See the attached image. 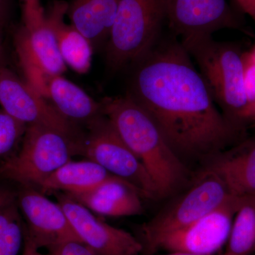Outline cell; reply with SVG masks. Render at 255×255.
I'll return each mask as SVG.
<instances>
[{
  "label": "cell",
  "instance_id": "6da1fadb",
  "mask_svg": "<svg viewBox=\"0 0 255 255\" xmlns=\"http://www.w3.org/2000/svg\"><path fill=\"white\" fill-rule=\"evenodd\" d=\"M192 62L179 40L159 41L133 65L127 94L182 160L212 158L241 140L243 130L220 112Z\"/></svg>",
  "mask_w": 255,
  "mask_h": 255
},
{
  "label": "cell",
  "instance_id": "7a4b0ae2",
  "mask_svg": "<svg viewBox=\"0 0 255 255\" xmlns=\"http://www.w3.org/2000/svg\"><path fill=\"white\" fill-rule=\"evenodd\" d=\"M101 102L104 114L150 174L159 198L182 187L188 177L185 164L147 112L127 95L106 97Z\"/></svg>",
  "mask_w": 255,
  "mask_h": 255
},
{
  "label": "cell",
  "instance_id": "3957f363",
  "mask_svg": "<svg viewBox=\"0 0 255 255\" xmlns=\"http://www.w3.org/2000/svg\"><path fill=\"white\" fill-rule=\"evenodd\" d=\"M179 41L196 62L215 103L231 122L243 129L247 107L245 51L235 43L215 41L212 36Z\"/></svg>",
  "mask_w": 255,
  "mask_h": 255
},
{
  "label": "cell",
  "instance_id": "277c9868",
  "mask_svg": "<svg viewBox=\"0 0 255 255\" xmlns=\"http://www.w3.org/2000/svg\"><path fill=\"white\" fill-rule=\"evenodd\" d=\"M166 22L162 0H119L106 62L115 73L134 65L155 48Z\"/></svg>",
  "mask_w": 255,
  "mask_h": 255
},
{
  "label": "cell",
  "instance_id": "5b68a950",
  "mask_svg": "<svg viewBox=\"0 0 255 255\" xmlns=\"http://www.w3.org/2000/svg\"><path fill=\"white\" fill-rule=\"evenodd\" d=\"M82 154V146L63 132L41 126H27L21 148L1 162L0 175L22 187L36 189L73 156Z\"/></svg>",
  "mask_w": 255,
  "mask_h": 255
},
{
  "label": "cell",
  "instance_id": "8992f818",
  "mask_svg": "<svg viewBox=\"0 0 255 255\" xmlns=\"http://www.w3.org/2000/svg\"><path fill=\"white\" fill-rule=\"evenodd\" d=\"M234 196L219 174L206 168L186 194L142 226L140 241L143 253L154 254L162 238L195 222Z\"/></svg>",
  "mask_w": 255,
  "mask_h": 255
},
{
  "label": "cell",
  "instance_id": "52a82bcc",
  "mask_svg": "<svg viewBox=\"0 0 255 255\" xmlns=\"http://www.w3.org/2000/svg\"><path fill=\"white\" fill-rule=\"evenodd\" d=\"M82 155L115 177L127 181L147 199H159L155 183L110 119L104 115L85 124Z\"/></svg>",
  "mask_w": 255,
  "mask_h": 255
},
{
  "label": "cell",
  "instance_id": "ba28073f",
  "mask_svg": "<svg viewBox=\"0 0 255 255\" xmlns=\"http://www.w3.org/2000/svg\"><path fill=\"white\" fill-rule=\"evenodd\" d=\"M0 105L25 125H37L63 132L82 146L85 130L63 117L48 100L9 69L0 68Z\"/></svg>",
  "mask_w": 255,
  "mask_h": 255
},
{
  "label": "cell",
  "instance_id": "9c48e42d",
  "mask_svg": "<svg viewBox=\"0 0 255 255\" xmlns=\"http://www.w3.org/2000/svg\"><path fill=\"white\" fill-rule=\"evenodd\" d=\"M15 45L26 82L45 97L50 77L63 75L67 68L58 48L53 23L46 11L40 26L31 30L23 26L18 30Z\"/></svg>",
  "mask_w": 255,
  "mask_h": 255
},
{
  "label": "cell",
  "instance_id": "30bf717a",
  "mask_svg": "<svg viewBox=\"0 0 255 255\" xmlns=\"http://www.w3.org/2000/svg\"><path fill=\"white\" fill-rule=\"evenodd\" d=\"M79 241L95 255H140V240L123 229L101 221L68 194L57 196Z\"/></svg>",
  "mask_w": 255,
  "mask_h": 255
},
{
  "label": "cell",
  "instance_id": "8fae6325",
  "mask_svg": "<svg viewBox=\"0 0 255 255\" xmlns=\"http://www.w3.org/2000/svg\"><path fill=\"white\" fill-rule=\"evenodd\" d=\"M166 22L179 41L212 36L222 29L243 30L227 0H162Z\"/></svg>",
  "mask_w": 255,
  "mask_h": 255
},
{
  "label": "cell",
  "instance_id": "7c38bea8",
  "mask_svg": "<svg viewBox=\"0 0 255 255\" xmlns=\"http://www.w3.org/2000/svg\"><path fill=\"white\" fill-rule=\"evenodd\" d=\"M240 197L234 196L195 222L169 233L159 242L156 252L214 255L227 243Z\"/></svg>",
  "mask_w": 255,
  "mask_h": 255
},
{
  "label": "cell",
  "instance_id": "4fadbf2b",
  "mask_svg": "<svg viewBox=\"0 0 255 255\" xmlns=\"http://www.w3.org/2000/svg\"><path fill=\"white\" fill-rule=\"evenodd\" d=\"M18 204L27 222L24 231L33 244L48 251L69 242H80L60 204L50 201L34 188L22 187Z\"/></svg>",
  "mask_w": 255,
  "mask_h": 255
},
{
  "label": "cell",
  "instance_id": "5bb4252c",
  "mask_svg": "<svg viewBox=\"0 0 255 255\" xmlns=\"http://www.w3.org/2000/svg\"><path fill=\"white\" fill-rule=\"evenodd\" d=\"M206 168L222 178L236 196H255V135L214 156Z\"/></svg>",
  "mask_w": 255,
  "mask_h": 255
},
{
  "label": "cell",
  "instance_id": "9a60e30c",
  "mask_svg": "<svg viewBox=\"0 0 255 255\" xmlns=\"http://www.w3.org/2000/svg\"><path fill=\"white\" fill-rule=\"evenodd\" d=\"M119 0H72L67 14L70 24L82 33L95 48L106 46Z\"/></svg>",
  "mask_w": 255,
  "mask_h": 255
},
{
  "label": "cell",
  "instance_id": "2e32d148",
  "mask_svg": "<svg viewBox=\"0 0 255 255\" xmlns=\"http://www.w3.org/2000/svg\"><path fill=\"white\" fill-rule=\"evenodd\" d=\"M45 98L63 117L79 125H85L104 115L102 102H97L62 75L50 76L48 79Z\"/></svg>",
  "mask_w": 255,
  "mask_h": 255
},
{
  "label": "cell",
  "instance_id": "e0dca14e",
  "mask_svg": "<svg viewBox=\"0 0 255 255\" xmlns=\"http://www.w3.org/2000/svg\"><path fill=\"white\" fill-rule=\"evenodd\" d=\"M68 3L55 1L46 11L51 19L60 54L66 66L78 74L88 73L92 66L93 46L72 24L65 22Z\"/></svg>",
  "mask_w": 255,
  "mask_h": 255
},
{
  "label": "cell",
  "instance_id": "ac0fdd59",
  "mask_svg": "<svg viewBox=\"0 0 255 255\" xmlns=\"http://www.w3.org/2000/svg\"><path fill=\"white\" fill-rule=\"evenodd\" d=\"M114 177L93 161H69L40 184L45 191H62L68 194L91 191Z\"/></svg>",
  "mask_w": 255,
  "mask_h": 255
},
{
  "label": "cell",
  "instance_id": "d6986e66",
  "mask_svg": "<svg viewBox=\"0 0 255 255\" xmlns=\"http://www.w3.org/2000/svg\"><path fill=\"white\" fill-rule=\"evenodd\" d=\"M254 252L255 196H241L222 255H251Z\"/></svg>",
  "mask_w": 255,
  "mask_h": 255
},
{
  "label": "cell",
  "instance_id": "ffe728a7",
  "mask_svg": "<svg viewBox=\"0 0 255 255\" xmlns=\"http://www.w3.org/2000/svg\"><path fill=\"white\" fill-rule=\"evenodd\" d=\"M68 195L85 206L92 212L109 217L135 216L141 214L143 211L142 209L119 202L105 196L99 195L92 191Z\"/></svg>",
  "mask_w": 255,
  "mask_h": 255
},
{
  "label": "cell",
  "instance_id": "44dd1931",
  "mask_svg": "<svg viewBox=\"0 0 255 255\" xmlns=\"http://www.w3.org/2000/svg\"><path fill=\"white\" fill-rule=\"evenodd\" d=\"M26 126L0 110V157L8 153L23 137Z\"/></svg>",
  "mask_w": 255,
  "mask_h": 255
},
{
  "label": "cell",
  "instance_id": "7402d4cb",
  "mask_svg": "<svg viewBox=\"0 0 255 255\" xmlns=\"http://www.w3.org/2000/svg\"><path fill=\"white\" fill-rule=\"evenodd\" d=\"M244 87L247 107L243 116V126L255 124V55L252 52L244 53Z\"/></svg>",
  "mask_w": 255,
  "mask_h": 255
},
{
  "label": "cell",
  "instance_id": "603a6c76",
  "mask_svg": "<svg viewBox=\"0 0 255 255\" xmlns=\"http://www.w3.org/2000/svg\"><path fill=\"white\" fill-rule=\"evenodd\" d=\"M23 241L24 231L17 219L0 236V255H17Z\"/></svg>",
  "mask_w": 255,
  "mask_h": 255
},
{
  "label": "cell",
  "instance_id": "cb8c5ba5",
  "mask_svg": "<svg viewBox=\"0 0 255 255\" xmlns=\"http://www.w3.org/2000/svg\"><path fill=\"white\" fill-rule=\"evenodd\" d=\"M22 4L23 26L33 29L40 26L45 17V10L41 0H21Z\"/></svg>",
  "mask_w": 255,
  "mask_h": 255
},
{
  "label": "cell",
  "instance_id": "d4e9b609",
  "mask_svg": "<svg viewBox=\"0 0 255 255\" xmlns=\"http://www.w3.org/2000/svg\"><path fill=\"white\" fill-rule=\"evenodd\" d=\"M53 255H95L80 242H69L49 251Z\"/></svg>",
  "mask_w": 255,
  "mask_h": 255
},
{
  "label": "cell",
  "instance_id": "484cf974",
  "mask_svg": "<svg viewBox=\"0 0 255 255\" xmlns=\"http://www.w3.org/2000/svg\"><path fill=\"white\" fill-rule=\"evenodd\" d=\"M17 219L18 214L15 200L0 207V236Z\"/></svg>",
  "mask_w": 255,
  "mask_h": 255
},
{
  "label": "cell",
  "instance_id": "4316f807",
  "mask_svg": "<svg viewBox=\"0 0 255 255\" xmlns=\"http://www.w3.org/2000/svg\"><path fill=\"white\" fill-rule=\"evenodd\" d=\"M22 255H53L50 253H41L40 249L37 248L33 242L27 237L24 233V241H23V251Z\"/></svg>",
  "mask_w": 255,
  "mask_h": 255
},
{
  "label": "cell",
  "instance_id": "83f0119b",
  "mask_svg": "<svg viewBox=\"0 0 255 255\" xmlns=\"http://www.w3.org/2000/svg\"><path fill=\"white\" fill-rule=\"evenodd\" d=\"M9 0H0V23L4 25L9 17Z\"/></svg>",
  "mask_w": 255,
  "mask_h": 255
},
{
  "label": "cell",
  "instance_id": "f1b7e54d",
  "mask_svg": "<svg viewBox=\"0 0 255 255\" xmlns=\"http://www.w3.org/2000/svg\"><path fill=\"white\" fill-rule=\"evenodd\" d=\"M15 199L14 194L4 188L0 187V207L9 204Z\"/></svg>",
  "mask_w": 255,
  "mask_h": 255
},
{
  "label": "cell",
  "instance_id": "f546056e",
  "mask_svg": "<svg viewBox=\"0 0 255 255\" xmlns=\"http://www.w3.org/2000/svg\"><path fill=\"white\" fill-rule=\"evenodd\" d=\"M238 6L245 13L248 14L251 9L252 0H236Z\"/></svg>",
  "mask_w": 255,
  "mask_h": 255
},
{
  "label": "cell",
  "instance_id": "4dcf8cb0",
  "mask_svg": "<svg viewBox=\"0 0 255 255\" xmlns=\"http://www.w3.org/2000/svg\"><path fill=\"white\" fill-rule=\"evenodd\" d=\"M248 15L253 18L255 23V0H252L251 9H250Z\"/></svg>",
  "mask_w": 255,
  "mask_h": 255
},
{
  "label": "cell",
  "instance_id": "1f68e13d",
  "mask_svg": "<svg viewBox=\"0 0 255 255\" xmlns=\"http://www.w3.org/2000/svg\"><path fill=\"white\" fill-rule=\"evenodd\" d=\"M4 25L0 23V57L3 55L2 35Z\"/></svg>",
  "mask_w": 255,
  "mask_h": 255
},
{
  "label": "cell",
  "instance_id": "d6a6232c",
  "mask_svg": "<svg viewBox=\"0 0 255 255\" xmlns=\"http://www.w3.org/2000/svg\"><path fill=\"white\" fill-rule=\"evenodd\" d=\"M164 255H193L189 254V253H169L167 254Z\"/></svg>",
  "mask_w": 255,
  "mask_h": 255
},
{
  "label": "cell",
  "instance_id": "836d02e7",
  "mask_svg": "<svg viewBox=\"0 0 255 255\" xmlns=\"http://www.w3.org/2000/svg\"><path fill=\"white\" fill-rule=\"evenodd\" d=\"M2 58H3V55L2 56L0 57V68H1V66H2Z\"/></svg>",
  "mask_w": 255,
  "mask_h": 255
},
{
  "label": "cell",
  "instance_id": "e575fe53",
  "mask_svg": "<svg viewBox=\"0 0 255 255\" xmlns=\"http://www.w3.org/2000/svg\"><path fill=\"white\" fill-rule=\"evenodd\" d=\"M251 50L252 52H253V53H254V55H255V46Z\"/></svg>",
  "mask_w": 255,
  "mask_h": 255
}]
</instances>
